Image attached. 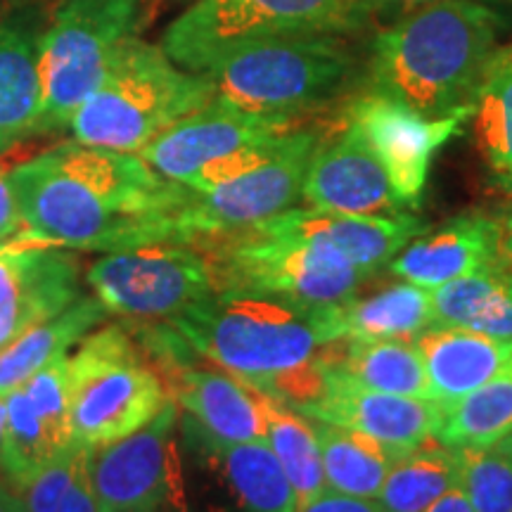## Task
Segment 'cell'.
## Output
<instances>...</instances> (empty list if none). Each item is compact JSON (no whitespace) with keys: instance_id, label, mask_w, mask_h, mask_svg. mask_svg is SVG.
Segmentation results:
<instances>
[{"instance_id":"cell-32","label":"cell","mask_w":512,"mask_h":512,"mask_svg":"<svg viewBox=\"0 0 512 512\" xmlns=\"http://www.w3.org/2000/svg\"><path fill=\"white\" fill-rule=\"evenodd\" d=\"M512 434V361L489 382L444 408L437 441L448 448L491 446Z\"/></svg>"},{"instance_id":"cell-4","label":"cell","mask_w":512,"mask_h":512,"mask_svg":"<svg viewBox=\"0 0 512 512\" xmlns=\"http://www.w3.org/2000/svg\"><path fill=\"white\" fill-rule=\"evenodd\" d=\"M204 74L178 67L162 46L138 38L69 121L76 143L138 155L176 121L214 100Z\"/></svg>"},{"instance_id":"cell-12","label":"cell","mask_w":512,"mask_h":512,"mask_svg":"<svg viewBox=\"0 0 512 512\" xmlns=\"http://www.w3.org/2000/svg\"><path fill=\"white\" fill-rule=\"evenodd\" d=\"M313 128H292L273 157L249 174L209 192L190 190L181 214V242L216 238L273 219L302 202L311 155L320 143Z\"/></svg>"},{"instance_id":"cell-8","label":"cell","mask_w":512,"mask_h":512,"mask_svg":"<svg viewBox=\"0 0 512 512\" xmlns=\"http://www.w3.org/2000/svg\"><path fill=\"white\" fill-rule=\"evenodd\" d=\"M361 0H197L164 31L162 50L204 74L235 48L302 34H344L363 22Z\"/></svg>"},{"instance_id":"cell-15","label":"cell","mask_w":512,"mask_h":512,"mask_svg":"<svg viewBox=\"0 0 512 512\" xmlns=\"http://www.w3.org/2000/svg\"><path fill=\"white\" fill-rule=\"evenodd\" d=\"M273 238L302 242L342 264L377 273L420 233L425 223L413 214L351 216L323 209L292 207L254 226Z\"/></svg>"},{"instance_id":"cell-43","label":"cell","mask_w":512,"mask_h":512,"mask_svg":"<svg viewBox=\"0 0 512 512\" xmlns=\"http://www.w3.org/2000/svg\"><path fill=\"white\" fill-rule=\"evenodd\" d=\"M0 512H24L19 496L5 482H0Z\"/></svg>"},{"instance_id":"cell-44","label":"cell","mask_w":512,"mask_h":512,"mask_svg":"<svg viewBox=\"0 0 512 512\" xmlns=\"http://www.w3.org/2000/svg\"><path fill=\"white\" fill-rule=\"evenodd\" d=\"M5 413H8V406H5V396H0V451H3V432H5Z\"/></svg>"},{"instance_id":"cell-21","label":"cell","mask_w":512,"mask_h":512,"mask_svg":"<svg viewBox=\"0 0 512 512\" xmlns=\"http://www.w3.org/2000/svg\"><path fill=\"white\" fill-rule=\"evenodd\" d=\"M415 344L425 358L434 401L444 408L465 399L512 361V337H491L448 325H434Z\"/></svg>"},{"instance_id":"cell-11","label":"cell","mask_w":512,"mask_h":512,"mask_svg":"<svg viewBox=\"0 0 512 512\" xmlns=\"http://www.w3.org/2000/svg\"><path fill=\"white\" fill-rule=\"evenodd\" d=\"M176 427L178 403L171 399L143 430L93 448L98 512H190Z\"/></svg>"},{"instance_id":"cell-42","label":"cell","mask_w":512,"mask_h":512,"mask_svg":"<svg viewBox=\"0 0 512 512\" xmlns=\"http://www.w3.org/2000/svg\"><path fill=\"white\" fill-rule=\"evenodd\" d=\"M366 8H396V10H418L422 5L437 3V0H361Z\"/></svg>"},{"instance_id":"cell-1","label":"cell","mask_w":512,"mask_h":512,"mask_svg":"<svg viewBox=\"0 0 512 512\" xmlns=\"http://www.w3.org/2000/svg\"><path fill=\"white\" fill-rule=\"evenodd\" d=\"M22 233L62 249L124 252L181 242L190 188L133 152L62 143L10 171Z\"/></svg>"},{"instance_id":"cell-40","label":"cell","mask_w":512,"mask_h":512,"mask_svg":"<svg viewBox=\"0 0 512 512\" xmlns=\"http://www.w3.org/2000/svg\"><path fill=\"white\" fill-rule=\"evenodd\" d=\"M501 233H498V266L508 268L512 273V211L498 219Z\"/></svg>"},{"instance_id":"cell-46","label":"cell","mask_w":512,"mask_h":512,"mask_svg":"<svg viewBox=\"0 0 512 512\" xmlns=\"http://www.w3.org/2000/svg\"><path fill=\"white\" fill-rule=\"evenodd\" d=\"M510 3H512V0H510Z\"/></svg>"},{"instance_id":"cell-6","label":"cell","mask_w":512,"mask_h":512,"mask_svg":"<svg viewBox=\"0 0 512 512\" xmlns=\"http://www.w3.org/2000/svg\"><path fill=\"white\" fill-rule=\"evenodd\" d=\"M147 0H67L38 38L41 131L69 126L119 57L138 41Z\"/></svg>"},{"instance_id":"cell-5","label":"cell","mask_w":512,"mask_h":512,"mask_svg":"<svg viewBox=\"0 0 512 512\" xmlns=\"http://www.w3.org/2000/svg\"><path fill=\"white\" fill-rule=\"evenodd\" d=\"M356 57L342 34H302L249 43L223 55L204 76L216 100L264 117L294 119L347 88Z\"/></svg>"},{"instance_id":"cell-17","label":"cell","mask_w":512,"mask_h":512,"mask_svg":"<svg viewBox=\"0 0 512 512\" xmlns=\"http://www.w3.org/2000/svg\"><path fill=\"white\" fill-rule=\"evenodd\" d=\"M292 121L238 110L214 98L202 110L166 128L162 136L145 145L138 155L157 174L185 185L204 164L292 131Z\"/></svg>"},{"instance_id":"cell-31","label":"cell","mask_w":512,"mask_h":512,"mask_svg":"<svg viewBox=\"0 0 512 512\" xmlns=\"http://www.w3.org/2000/svg\"><path fill=\"white\" fill-rule=\"evenodd\" d=\"M254 394L259 401L261 415H264L266 444L273 448L275 458L280 460L287 479H290L299 512V508H304L313 496H318L325 489L323 458H320L311 420L287 403L259 392V389H254Z\"/></svg>"},{"instance_id":"cell-24","label":"cell","mask_w":512,"mask_h":512,"mask_svg":"<svg viewBox=\"0 0 512 512\" xmlns=\"http://www.w3.org/2000/svg\"><path fill=\"white\" fill-rule=\"evenodd\" d=\"M34 133H41L38 38L0 22V152Z\"/></svg>"},{"instance_id":"cell-23","label":"cell","mask_w":512,"mask_h":512,"mask_svg":"<svg viewBox=\"0 0 512 512\" xmlns=\"http://www.w3.org/2000/svg\"><path fill=\"white\" fill-rule=\"evenodd\" d=\"M209 458L238 498L242 512H297V496L266 439L219 441L202 434Z\"/></svg>"},{"instance_id":"cell-19","label":"cell","mask_w":512,"mask_h":512,"mask_svg":"<svg viewBox=\"0 0 512 512\" xmlns=\"http://www.w3.org/2000/svg\"><path fill=\"white\" fill-rule=\"evenodd\" d=\"M496 216L484 211H467L453 216L432 233H420L389 261V273L425 290L451 283L479 268L498 264Z\"/></svg>"},{"instance_id":"cell-14","label":"cell","mask_w":512,"mask_h":512,"mask_svg":"<svg viewBox=\"0 0 512 512\" xmlns=\"http://www.w3.org/2000/svg\"><path fill=\"white\" fill-rule=\"evenodd\" d=\"M306 207L351 216L406 214L387 171L358 128L344 121L335 136L320 138L304 178Z\"/></svg>"},{"instance_id":"cell-20","label":"cell","mask_w":512,"mask_h":512,"mask_svg":"<svg viewBox=\"0 0 512 512\" xmlns=\"http://www.w3.org/2000/svg\"><path fill=\"white\" fill-rule=\"evenodd\" d=\"M169 394L185 408L202 434L219 441L266 439L264 415L254 389L230 373L188 368L185 363L166 368Z\"/></svg>"},{"instance_id":"cell-2","label":"cell","mask_w":512,"mask_h":512,"mask_svg":"<svg viewBox=\"0 0 512 512\" xmlns=\"http://www.w3.org/2000/svg\"><path fill=\"white\" fill-rule=\"evenodd\" d=\"M496 36V12L475 0L422 5L375 36L370 86L425 117H451L470 107Z\"/></svg>"},{"instance_id":"cell-10","label":"cell","mask_w":512,"mask_h":512,"mask_svg":"<svg viewBox=\"0 0 512 512\" xmlns=\"http://www.w3.org/2000/svg\"><path fill=\"white\" fill-rule=\"evenodd\" d=\"M86 280L107 313L128 320H174L216 292L209 261L188 242L112 252Z\"/></svg>"},{"instance_id":"cell-28","label":"cell","mask_w":512,"mask_h":512,"mask_svg":"<svg viewBox=\"0 0 512 512\" xmlns=\"http://www.w3.org/2000/svg\"><path fill=\"white\" fill-rule=\"evenodd\" d=\"M342 323L347 339L415 342L437 325L432 290L399 280L368 297L356 294L342 306Z\"/></svg>"},{"instance_id":"cell-26","label":"cell","mask_w":512,"mask_h":512,"mask_svg":"<svg viewBox=\"0 0 512 512\" xmlns=\"http://www.w3.org/2000/svg\"><path fill=\"white\" fill-rule=\"evenodd\" d=\"M311 427L318 439L320 458H323L325 489L337 491V494L377 501L389 470L403 453H408L384 446L349 427L332 425V422L311 420Z\"/></svg>"},{"instance_id":"cell-33","label":"cell","mask_w":512,"mask_h":512,"mask_svg":"<svg viewBox=\"0 0 512 512\" xmlns=\"http://www.w3.org/2000/svg\"><path fill=\"white\" fill-rule=\"evenodd\" d=\"M5 406H8V413H5L0 470L5 475V484L12 491H19L43 467H48L55 458L69 451H62L57 446L53 432L48 430L46 420L36 411L27 389L17 387L10 394H5Z\"/></svg>"},{"instance_id":"cell-25","label":"cell","mask_w":512,"mask_h":512,"mask_svg":"<svg viewBox=\"0 0 512 512\" xmlns=\"http://www.w3.org/2000/svg\"><path fill=\"white\" fill-rule=\"evenodd\" d=\"M470 107L475 143L491 183L512 192V43L491 53Z\"/></svg>"},{"instance_id":"cell-18","label":"cell","mask_w":512,"mask_h":512,"mask_svg":"<svg viewBox=\"0 0 512 512\" xmlns=\"http://www.w3.org/2000/svg\"><path fill=\"white\" fill-rule=\"evenodd\" d=\"M79 297V264L62 247L29 240L0 245V349Z\"/></svg>"},{"instance_id":"cell-3","label":"cell","mask_w":512,"mask_h":512,"mask_svg":"<svg viewBox=\"0 0 512 512\" xmlns=\"http://www.w3.org/2000/svg\"><path fill=\"white\" fill-rule=\"evenodd\" d=\"M342 306L313 309L264 294L214 292L169 325L192 354L266 392L280 377L316 361L330 344L347 339Z\"/></svg>"},{"instance_id":"cell-39","label":"cell","mask_w":512,"mask_h":512,"mask_svg":"<svg viewBox=\"0 0 512 512\" xmlns=\"http://www.w3.org/2000/svg\"><path fill=\"white\" fill-rule=\"evenodd\" d=\"M19 233H22V211L12 190L10 174L0 169V245L17 240Z\"/></svg>"},{"instance_id":"cell-38","label":"cell","mask_w":512,"mask_h":512,"mask_svg":"<svg viewBox=\"0 0 512 512\" xmlns=\"http://www.w3.org/2000/svg\"><path fill=\"white\" fill-rule=\"evenodd\" d=\"M299 512H384L375 498H356L347 494H337L332 489H323L313 496Z\"/></svg>"},{"instance_id":"cell-45","label":"cell","mask_w":512,"mask_h":512,"mask_svg":"<svg viewBox=\"0 0 512 512\" xmlns=\"http://www.w3.org/2000/svg\"><path fill=\"white\" fill-rule=\"evenodd\" d=\"M503 441H505V446H508V451H510V456H512V434H510V437H505Z\"/></svg>"},{"instance_id":"cell-37","label":"cell","mask_w":512,"mask_h":512,"mask_svg":"<svg viewBox=\"0 0 512 512\" xmlns=\"http://www.w3.org/2000/svg\"><path fill=\"white\" fill-rule=\"evenodd\" d=\"M91 453L93 448L81 446L74 479L72 484H69L67 494H64L57 512H98V498H95L91 477Z\"/></svg>"},{"instance_id":"cell-30","label":"cell","mask_w":512,"mask_h":512,"mask_svg":"<svg viewBox=\"0 0 512 512\" xmlns=\"http://www.w3.org/2000/svg\"><path fill=\"white\" fill-rule=\"evenodd\" d=\"M460 472L463 460L458 448L430 441L396 460L377 503L384 512H427L441 496L460 486Z\"/></svg>"},{"instance_id":"cell-9","label":"cell","mask_w":512,"mask_h":512,"mask_svg":"<svg viewBox=\"0 0 512 512\" xmlns=\"http://www.w3.org/2000/svg\"><path fill=\"white\" fill-rule=\"evenodd\" d=\"M192 247L209 261L216 292L264 294L313 309L351 302L375 275L256 228L197 240Z\"/></svg>"},{"instance_id":"cell-35","label":"cell","mask_w":512,"mask_h":512,"mask_svg":"<svg viewBox=\"0 0 512 512\" xmlns=\"http://www.w3.org/2000/svg\"><path fill=\"white\" fill-rule=\"evenodd\" d=\"M287 133H283V136H275L271 140H261V143L256 145L242 147V150L233 152V155L219 157L214 159V162L204 164L185 185L195 192H209V190L221 188V185H226L230 181H235V178L249 174V171H254L256 166H261L273 157V152L278 150V145L283 143Z\"/></svg>"},{"instance_id":"cell-34","label":"cell","mask_w":512,"mask_h":512,"mask_svg":"<svg viewBox=\"0 0 512 512\" xmlns=\"http://www.w3.org/2000/svg\"><path fill=\"white\" fill-rule=\"evenodd\" d=\"M458 451L460 489L472 512H512V456L505 441Z\"/></svg>"},{"instance_id":"cell-22","label":"cell","mask_w":512,"mask_h":512,"mask_svg":"<svg viewBox=\"0 0 512 512\" xmlns=\"http://www.w3.org/2000/svg\"><path fill=\"white\" fill-rule=\"evenodd\" d=\"M105 316L107 309L98 297H79L60 316L36 325L5 344L0 349V396L22 387L38 370L69 356V349L81 337H86L100 320H105Z\"/></svg>"},{"instance_id":"cell-36","label":"cell","mask_w":512,"mask_h":512,"mask_svg":"<svg viewBox=\"0 0 512 512\" xmlns=\"http://www.w3.org/2000/svg\"><path fill=\"white\" fill-rule=\"evenodd\" d=\"M81 446L72 448L64 456L55 458L48 467H43L27 486L15 491L22 501L24 512H57L69 484H72L76 463H79Z\"/></svg>"},{"instance_id":"cell-27","label":"cell","mask_w":512,"mask_h":512,"mask_svg":"<svg viewBox=\"0 0 512 512\" xmlns=\"http://www.w3.org/2000/svg\"><path fill=\"white\" fill-rule=\"evenodd\" d=\"M437 325L512 337V273L486 266L432 290Z\"/></svg>"},{"instance_id":"cell-7","label":"cell","mask_w":512,"mask_h":512,"mask_svg":"<svg viewBox=\"0 0 512 512\" xmlns=\"http://www.w3.org/2000/svg\"><path fill=\"white\" fill-rule=\"evenodd\" d=\"M171 401L169 387L119 325L88 335L69 356V422L76 446L131 437Z\"/></svg>"},{"instance_id":"cell-41","label":"cell","mask_w":512,"mask_h":512,"mask_svg":"<svg viewBox=\"0 0 512 512\" xmlns=\"http://www.w3.org/2000/svg\"><path fill=\"white\" fill-rule=\"evenodd\" d=\"M427 512H472V508H470V503H467L463 489L456 486V489L448 491L446 496H441L439 501L434 503Z\"/></svg>"},{"instance_id":"cell-16","label":"cell","mask_w":512,"mask_h":512,"mask_svg":"<svg viewBox=\"0 0 512 512\" xmlns=\"http://www.w3.org/2000/svg\"><path fill=\"white\" fill-rule=\"evenodd\" d=\"M299 413L311 420L349 427L396 451H413L437 441L444 422V406L437 401L375 392L342 373L337 363L330 368L320 399Z\"/></svg>"},{"instance_id":"cell-29","label":"cell","mask_w":512,"mask_h":512,"mask_svg":"<svg viewBox=\"0 0 512 512\" xmlns=\"http://www.w3.org/2000/svg\"><path fill=\"white\" fill-rule=\"evenodd\" d=\"M337 368L375 392L430 399L432 387L418 344L403 339H344Z\"/></svg>"},{"instance_id":"cell-13","label":"cell","mask_w":512,"mask_h":512,"mask_svg":"<svg viewBox=\"0 0 512 512\" xmlns=\"http://www.w3.org/2000/svg\"><path fill=\"white\" fill-rule=\"evenodd\" d=\"M470 114L472 107H467L451 117L432 119L403 102L370 91L351 102L347 121L366 136L375 155L380 157L403 207L415 209L430 176L432 157L453 133H458Z\"/></svg>"}]
</instances>
